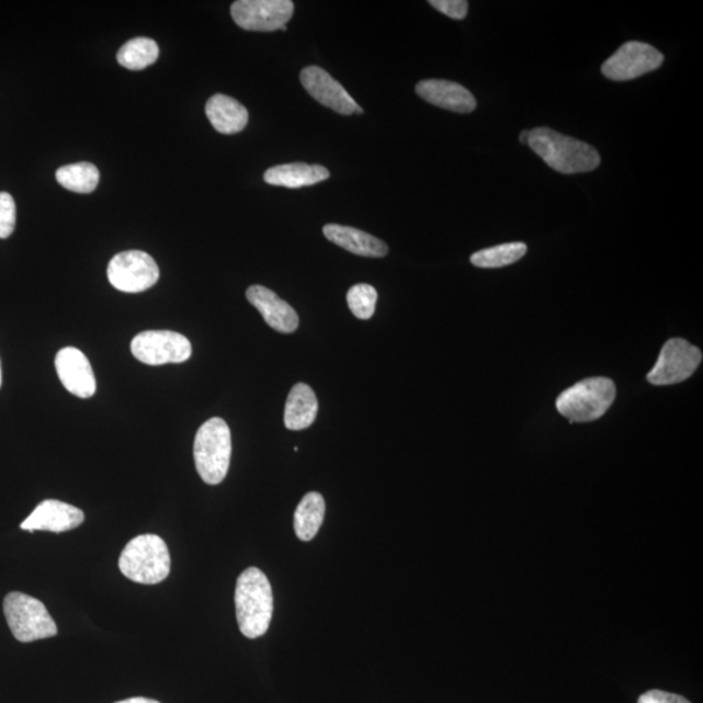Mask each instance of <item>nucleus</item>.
<instances>
[{
    "label": "nucleus",
    "instance_id": "1",
    "mask_svg": "<svg viewBox=\"0 0 703 703\" xmlns=\"http://www.w3.org/2000/svg\"><path fill=\"white\" fill-rule=\"evenodd\" d=\"M235 605L236 619L243 636L254 639L268 632L273 619L274 596L262 570L250 567L239 576L236 582Z\"/></svg>",
    "mask_w": 703,
    "mask_h": 703
},
{
    "label": "nucleus",
    "instance_id": "2",
    "mask_svg": "<svg viewBox=\"0 0 703 703\" xmlns=\"http://www.w3.org/2000/svg\"><path fill=\"white\" fill-rule=\"evenodd\" d=\"M526 145L553 170L567 175L593 171L601 163V157L593 146L552 128L529 131Z\"/></svg>",
    "mask_w": 703,
    "mask_h": 703
},
{
    "label": "nucleus",
    "instance_id": "3",
    "mask_svg": "<svg viewBox=\"0 0 703 703\" xmlns=\"http://www.w3.org/2000/svg\"><path fill=\"white\" fill-rule=\"evenodd\" d=\"M120 568L131 581L144 585L162 582L171 569L169 547L156 534L138 535L123 549Z\"/></svg>",
    "mask_w": 703,
    "mask_h": 703
},
{
    "label": "nucleus",
    "instance_id": "4",
    "mask_svg": "<svg viewBox=\"0 0 703 703\" xmlns=\"http://www.w3.org/2000/svg\"><path fill=\"white\" fill-rule=\"evenodd\" d=\"M194 463L202 481L219 485L231 462V430L225 420L214 417L199 429L194 440Z\"/></svg>",
    "mask_w": 703,
    "mask_h": 703
},
{
    "label": "nucleus",
    "instance_id": "5",
    "mask_svg": "<svg viewBox=\"0 0 703 703\" xmlns=\"http://www.w3.org/2000/svg\"><path fill=\"white\" fill-rule=\"evenodd\" d=\"M616 398L615 383L609 378L583 379L559 395L556 408L570 422L601 419Z\"/></svg>",
    "mask_w": 703,
    "mask_h": 703
},
{
    "label": "nucleus",
    "instance_id": "6",
    "mask_svg": "<svg viewBox=\"0 0 703 703\" xmlns=\"http://www.w3.org/2000/svg\"><path fill=\"white\" fill-rule=\"evenodd\" d=\"M3 611L13 637L20 643L38 642L58 635L57 623L36 598L12 591L4 598Z\"/></svg>",
    "mask_w": 703,
    "mask_h": 703
},
{
    "label": "nucleus",
    "instance_id": "7",
    "mask_svg": "<svg viewBox=\"0 0 703 703\" xmlns=\"http://www.w3.org/2000/svg\"><path fill=\"white\" fill-rule=\"evenodd\" d=\"M131 351L146 365L181 364L192 356V344L179 332L150 330L132 340Z\"/></svg>",
    "mask_w": 703,
    "mask_h": 703
},
{
    "label": "nucleus",
    "instance_id": "8",
    "mask_svg": "<svg viewBox=\"0 0 703 703\" xmlns=\"http://www.w3.org/2000/svg\"><path fill=\"white\" fill-rule=\"evenodd\" d=\"M109 282L125 294H140L159 280L155 259L141 250H128L116 254L107 268Z\"/></svg>",
    "mask_w": 703,
    "mask_h": 703
},
{
    "label": "nucleus",
    "instance_id": "9",
    "mask_svg": "<svg viewBox=\"0 0 703 703\" xmlns=\"http://www.w3.org/2000/svg\"><path fill=\"white\" fill-rule=\"evenodd\" d=\"M702 361V352L698 347L684 339H670L660 351L656 365L651 368L647 381L654 386L677 385L692 377Z\"/></svg>",
    "mask_w": 703,
    "mask_h": 703
},
{
    "label": "nucleus",
    "instance_id": "10",
    "mask_svg": "<svg viewBox=\"0 0 703 703\" xmlns=\"http://www.w3.org/2000/svg\"><path fill=\"white\" fill-rule=\"evenodd\" d=\"M664 60L656 47L631 41L603 63L602 73L612 81H628L656 71Z\"/></svg>",
    "mask_w": 703,
    "mask_h": 703
},
{
    "label": "nucleus",
    "instance_id": "11",
    "mask_svg": "<svg viewBox=\"0 0 703 703\" xmlns=\"http://www.w3.org/2000/svg\"><path fill=\"white\" fill-rule=\"evenodd\" d=\"M294 11L295 4L291 0H239L231 7L235 23L252 32L281 31L294 16Z\"/></svg>",
    "mask_w": 703,
    "mask_h": 703
},
{
    "label": "nucleus",
    "instance_id": "12",
    "mask_svg": "<svg viewBox=\"0 0 703 703\" xmlns=\"http://www.w3.org/2000/svg\"><path fill=\"white\" fill-rule=\"evenodd\" d=\"M301 81L313 99L338 114H362L364 111L348 94L342 83L338 82L324 68L310 66L303 69Z\"/></svg>",
    "mask_w": 703,
    "mask_h": 703
},
{
    "label": "nucleus",
    "instance_id": "13",
    "mask_svg": "<svg viewBox=\"0 0 703 703\" xmlns=\"http://www.w3.org/2000/svg\"><path fill=\"white\" fill-rule=\"evenodd\" d=\"M55 367L68 393L81 399L92 398L95 394L97 382L92 365L78 348H63L55 358Z\"/></svg>",
    "mask_w": 703,
    "mask_h": 703
},
{
    "label": "nucleus",
    "instance_id": "14",
    "mask_svg": "<svg viewBox=\"0 0 703 703\" xmlns=\"http://www.w3.org/2000/svg\"><path fill=\"white\" fill-rule=\"evenodd\" d=\"M86 517L78 507L60 502V500L47 499L39 503L30 518L20 525L27 532H54L63 533L79 528Z\"/></svg>",
    "mask_w": 703,
    "mask_h": 703
},
{
    "label": "nucleus",
    "instance_id": "15",
    "mask_svg": "<svg viewBox=\"0 0 703 703\" xmlns=\"http://www.w3.org/2000/svg\"><path fill=\"white\" fill-rule=\"evenodd\" d=\"M247 298L261 313L264 322L271 329L282 333H292L297 330V313L288 303L282 301L275 292L262 287V285H252L247 291Z\"/></svg>",
    "mask_w": 703,
    "mask_h": 703
},
{
    "label": "nucleus",
    "instance_id": "16",
    "mask_svg": "<svg viewBox=\"0 0 703 703\" xmlns=\"http://www.w3.org/2000/svg\"><path fill=\"white\" fill-rule=\"evenodd\" d=\"M416 92L422 100L458 114H469L476 109L475 97L461 83L447 80H423Z\"/></svg>",
    "mask_w": 703,
    "mask_h": 703
},
{
    "label": "nucleus",
    "instance_id": "17",
    "mask_svg": "<svg viewBox=\"0 0 703 703\" xmlns=\"http://www.w3.org/2000/svg\"><path fill=\"white\" fill-rule=\"evenodd\" d=\"M324 235L327 240L337 243L338 247L353 254L381 259V257H385L388 253V247L385 242L358 228L326 225Z\"/></svg>",
    "mask_w": 703,
    "mask_h": 703
},
{
    "label": "nucleus",
    "instance_id": "18",
    "mask_svg": "<svg viewBox=\"0 0 703 703\" xmlns=\"http://www.w3.org/2000/svg\"><path fill=\"white\" fill-rule=\"evenodd\" d=\"M206 116L215 131L223 135L239 134L247 127L248 110L239 101L225 94H215L206 103Z\"/></svg>",
    "mask_w": 703,
    "mask_h": 703
},
{
    "label": "nucleus",
    "instance_id": "19",
    "mask_svg": "<svg viewBox=\"0 0 703 703\" xmlns=\"http://www.w3.org/2000/svg\"><path fill=\"white\" fill-rule=\"evenodd\" d=\"M330 178L329 170L319 165L290 163L271 167L263 179L270 185L291 188L310 186Z\"/></svg>",
    "mask_w": 703,
    "mask_h": 703
},
{
    "label": "nucleus",
    "instance_id": "20",
    "mask_svg": "<svg viewBox=\"0 0 703 703\" xmlns=\"http://www.w3.org/2000/svg\"><path fill=\"white\" fill-rule=\"evenodd\" d=\"M318 413V400L315 392L305 383L292 387L285 402L284 424L290 430H303L311 427Z\"/></svg>",
    "mask_w": 703,
    "mask_h": 703
},
{
    "label": "nucleus",
    "instance_id": "21",
    "mask_svg": "<svg viewBox=\"0 0 703 703\" xmlns=\"http://www.w3.org/2000/svg\"><path fill=\"white\" fill-rule=\"evenodd\" d=\"M325 512L326 503L321 494H306L295 512L294 528L297 538L304 542L315 538L324 524Z\"/></svg>",
    "mask_w": 703,
    "mask_h": 703
},
{
    "label": "nucleus",
    "instance_id": "22",
    "mask_svg": "<svg viewBox=\"0 0 703 703\" xmlns=\"http://www.w3.org/2000/svg\"><path fill=\"white\" fill-rule=\"evenodd\" d=\"M159 57L157 42L151 38L137 37L127 42L117 52L116 58L121 66L132 71H141L155 65Z\"/></svg>",
    "mask_w": 703,
    "mask_h": 703
},
{
    "label": "nucleus",
    "instance_id": "23",
    "mask_svg": "<svg viewBox=\"0 0 703 703\" xmlns=\"http://www.w3.org/2000/svg\"><path fill=\"white\" fill-rule=\"evenodd\" d=\"M58 183L75 193H92L100 183V171L92 163L81 162L63 166L55 173Z\"/></svg>",
    "mask_w": 703,
    "mask_h": 703
},
{
    "label": "nucleus",
    "instance_id": "24",
    "mask_svg": "<svg viewBox=\"0 0 703 703\" xmlns=\"http://www.w3.org/2000/svg\"><path fill=\"white\" fill-rule=\"evenodd\" d=\"M526 252L528 248L524 242H508L479 250L470 257V262L483 269L504 268L523 259Z\"/></svg>",
    "mask_w": 703,
    "mask_h": 703
},
{
    "label": "nucleus",
    "instance_id": "25",
    "mask_svg": "<svg viewBox=\"0 0 703 703\" xmlns=\"http://www.w3.org/2000/svg\"><path fill=\"white\" fill-rule=\"evenodd\" d=\"M377 298V291L368 284L353 285L347 295L348 306L359 319H371L374 316Z\"/></svg>",
    "mask_w": 703,
    "mask_h": 703
},
{
    "label": "nucleus",
    "instance_id": "26",
    "mask_svg": "<svg viewBox=\"0 0 703 703\" xmlns=\"http://www.w3.org/2000/svg\"><path fill=\"white\" fill-rule=\"evenodd\" d=\"M16 227V204L10 193L0 192V239H9Z\"/></svg>",
    "mask_w": 703,
    "mask_h": 703
},
{
    "label": "nucleus",
    "instance_id": "27",
    "mask_svg": "<svg viewBox=\"0 0 703 703\" xmlns=\"http://www.w3.org/2000/svg\"><path fill=\"white\" fill-rule=\"evenodd\" d=\"M429 4L443 15L455 20L465 19L469 5L465 0H430Z\"/></svg>",
    "mask_w": 703,
    "mask_h": 703
},
{
    "label": "nucleus",
    "instance_id": "28",
    "mask_svg": "<svg viewBox=\"0 0 703 703\" xmlns=\"http://www.w3.org/2000/svg\"><path fill=\"white\" fill-rule=\"evenodd\" d=\"M638 703H692L689 702L683 695L668 693L664 691H658V689H653V691L646 692L638 699Z\"/></svg>",
    "mask_w": 703,
    "mask_h": 703
},
{
    "label": "nucleus",
    "instance_id": "29",
    "mask_svg": "<svg viewBox=\"0 0 703 703\" xmlns=\"http://www.w3.org/2000/svg\"><path fill=\"white\" fill-rule=\"evenodd\" d=\"M116 703H161V702H158L151 699H145V698H134V699L123 700Z\"/></svg>",
    "mask_w": 703,
    "mask_h": 703
},
{
    "label": "nucleus",
    "instance_id": "30",
    "mask_svg": "<svg viewBox=\"0 0 703 703\" xmlns=\"http://www.w3.org/2000/svg\"><path fill=\"white\" fill-rule=\"evenodd\" d=\"M528 138H529V131L521 132L520 141L523 144H528Z\"/></svg>",
    "mask_w": 703,
    "mask_h": 703
},
{
    "label": "nucleus",
    "instance_id": "31",
    "mask_svg": "<svg viewBox=\"0 0 703 703\" xmlns=\"http://www.w3.org/2000/svg\"><path fill=\"white\" fill-rule=\"evenodd\" d=\"M0 386H2V366H0Z\"/></svg>",
    "mask_w": 703,
    "mask_h": 703
}]
</instances>
